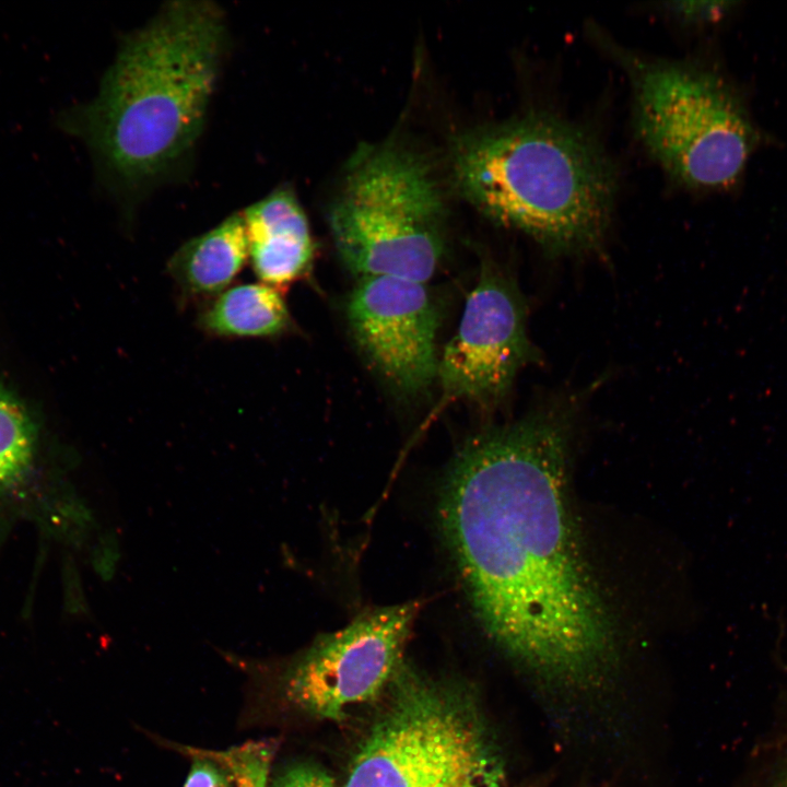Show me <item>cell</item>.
<instances>
[{
  "label": "cell",
  "mask_w": 787,
  "mask_h": 787,
  "mask_svg": "<svg viewBox=\"0 0 787 787\" xmlns=\"http://www.w3.org/2000/svg\"><path fill=\"white\" fill-rule=\"evenodd\" d=\"M569 421L550 404L472 437L441 512L490 637L535 672L579 682L610 666L614 630L571 515Z\"/></svg>",
  "instance_id": "cell-1"
},
{
  "label": "cell",
  "mask_w": 787,
  "mask_h": 787,
  "mask_svg": "<svg viewBox=\"0 0 787 787\" xmlns=\"http://www.w3.org/2000/svg\"><path fill=\"white\" fill-rule=\"evenodd\" d=\"M225 17L210 1H173L124 37L97 96L75 121L118 187L166 177L203 129L224 52Z\"/></svg>",
  "instance_id": "cell-2"
},
{
  "label": "cell",
  "mask_w": 787,
  "mask_h": 787,
  "mask_svg": "<svg viewBox=\"0 0 787 787\" xmlns=\"http://www.w3.org/2000/svg\"><path fill=\"white\" fill-rule=\"evenodd\" d=\"M455 184L497 224L551 255L596 249L616 193L615 168L597 139L556 115L530 110L458 136Z\"/></svg>",
  "instance_id": "cell-3"
},
{
  "label": "cell",
  "mask_w": 787,
  "mask_h": 787,
  "mask_svg": "<svg viewBox=\"0 0 787 787\" xmlns=\"http://www.w3.org/2000/svg\"><path fill=\"white\" fill-rule=\"evenodd\" d=\"M328 211L336 249L362 278L424 283L444 251V200L428 163L393 143L349 161Z\"/></svg>",
  "instance_id": "cell-4"
},
{
  "label": "cell",
  "mask_w": 787,
  "mask_h": 787,
  "mask_svg": "<svg viewBox=\"0 0 787 787\" xmlns=\"http://www.w3.org/2000/svg\"><path fill=\"white\" fill-rule=\"evenodd\" d=\"M631 80L638 138L680 184L735 186L760 141L742 97L717 72L616 48Z\"/></svg>",
  "instance_id": "cell-5"
},
{
  "label": "cell",
  "mask_w": 787,
  "mask_h": 787,
  "mask_svg": "<svg viewBox=\"0 0 787 787\" xmlns=\"http://www.w3.org/2000/svg\"><path fill=\"white\" fill-rule=\"evenodd\" d=\"M344 787H486L500 768L473 696L400 667Z\"/></svg>",
  "instance_id": "cell-6"
},
{
  "label": "cell",
  "mask_w": 787,
  "mask_h": 787,
  "mask_svg": "<svg viewBox=\"0 0 787 787\" xmlns=\"http://www.w3.org/2000/svg\"><path fill=\"white\" fill-rule=\"evenodd\" d=\"M418 602L368 611L316 643L287 670V701L315 717L337 720L376 698L401 667Z\"/></svg>",
  "instance_id": "cell-7"
},
{
  "label": "cell",
  "mask_w": 787,
  "mask_h": 787,
  "mask_svg": "<svg viewBox=\"0 0 787 787\" xmlns=\"http://www.w3.org/2000/svg\"><path fill=\"white\" fill-rule=\"evenodd\" d=\"M526 308L515 281L484 263L458 330L438 359L441 397L433 415L458 400L496 406L509 392L519 368L540 359L527 337Z\"/></svg>",
  "instance_id": "cell-8"
},
{
  "label": "cell",
  "mask_w": 787,
  "mask_h": 787,
  "mask_svg": "<svg viewBox=\"0 0 787 787\" xmlns=\"http://www.w3.org/2000/svg\"><path fill=\"white\" fill-rule=\"evenodd\" d=\"M352 336L376 371L398 391L425 390L437 373V306L424 283L362 278L346 303Z\"/></svg>",
  "instance_id": "cell-9"
},
{
  "label": "cell",
  "mask_w": 787,
  "mask_h": 787,
  "mask_svg": "<svg viewBox=\"0 0 787 787\" xmlns=\"http://www.w3.org/2000/svg\"><path fill=\"white\" fill-rule=\"evenodd\" d=\"M243 213L248 259L262 283L286 289L310 270L315 245L294 192L279 187Z\"/></svg>",
  "instance_id": "cell-10"
},
{
  "label": "cell",
  "mask_w": 787,
  "mask_h": 787,
  "mask_svg": "<svg viewBox=\"0 0 787 787\" xmlns=\"http://www.w3.org/2000/svg\"><path fill=\"white\" fill-rule=\"evenodd\" d=\"M248 260V238L242 212H235L208 232L181 245L167 271L187 298L216 296Z\"/></svg>",
  "instance_id": "cell-11"
},
{
  "label": "cell",
  "mask_w": 787,
  "mask_h": 787,
  "mask_svg": "<svg viewBox=\"0 0 787 787\" xmlns=\"http://www.w3.org/2000/svg\"><path fill=\"white\" fill-rule=\"evenodd\" d=\"M198 324L224 338H269L289 330L291 316L280 292L265 283L235 285L202 309Z\"/></svg>",
  "instance_id": "cell-12"
},
{
  "label": "cell",
  "mask_w": 787,
  "mask_h": 787,
  "mask_svg": "<svg viewBox=\"0 0 787 787\" xmlns=\"http://www.w3.org/2000/svg\"><path fill=\"white\" fill-rule=\"evenodd\" d=\"M34 441L28 414L21 403L0 389V490L11 486L26 472Z\"/></svg>",
  "instance_id": "cell-13"
},
{
  "label": "cell",
  "mask_w": 787,
  "mask_h": 787,
  "mask_svg": "<svg viewBox=\"0 0 787 787\" xmlns=\"http://www.w3.org/2000/svg\"><path fill=\"white\" fill-rule=\"evenodd\" d=\"M211 754L230 768L237 787H268L269 767L273 755L270 743L246 742Z\"/></svg>",
  "instance_id": "cell-14"
},
{
  "label": "cell",
  "mask_w": 787,
  "mask_h": 787,
  "mask_svg": "<svg viewBox=\"0 0 787 787\" xmlns=\"http://www.w3.org/2000/svg\"><path fill=\"white\" fill-rule=\"evenodd\" d=\"M663 9L680 22L706 25L726 17L737 5L736 1H671Z\"/></svg>",
  "instance_id": "cell-15"
},
{
  "label": "cell",
  "mask_w": 787,
  "mask_h": 787,
  "mask_svg": "<svg viewBox=\"0 0 787 787\" xmlns=\"http://www.w3.org/2000/svg\"><path fill=\"white\" fill-rule=\"evenodd\" d=\"M234 782L230 768L211 752L195 756L184 787H232Z\"/></svg>",
  "instance_id": "cell-16"
},
{
  "label": "cell",
  "mask_w": 787,
  "mask_h": 787,
  "mask_svg": "<svg viewBox=\"0 0 787 787\" xmlns=\"http://www.w3.org/2000/svg\"><path fill=\"white\" fill-rule=\"evenodd\" d=\"M272 787H336L333 778L320 767L297 764L283 771Z\"/></svg>",
  "instance_id": "cell-17"
},
{
  "label": "cell",
  "mask_w": 787,
  "mask_h": 787,
  "mask_svg": "<svg viewBox=\"0 0 787 787\" xmlns=\"http://www.w3.org/2000/svg\"><path fill=\"white\" fill-rule=\"evenodd\" d=\"M759 787H787V739L774 754Z\"/></svg>",
  "instance_id": "cell-18"
},
{
  "label": "cell",
  "mask_w": 787,
  "mask_h": 787,
  "mask_svg": "<svg viewBox=\"0 0 787 787\" xmlns=\"http://www.w3.org/2000/svg\"><path fill=\"white\" fill-rule=\"evenodd\" d=\"M486 787H500L498 779L490 782Z\"/></svg>",
  "instance_id": "cell-19"
}]
</instances>
